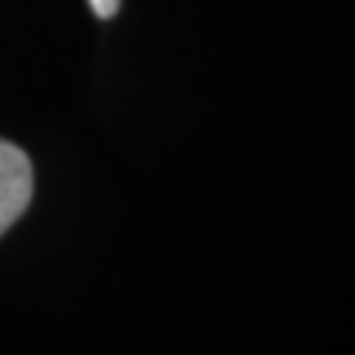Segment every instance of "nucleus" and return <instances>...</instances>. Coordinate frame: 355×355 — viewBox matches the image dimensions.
<instances>
[{
	"label": "nucleus",
	"mask_w": 355,
	"mask_h": 355,
	"mask_svg": "<svg viewBox=\"0 0 355 355\" xmlns=\"http://www.w3.org/2000/svg\"><path fill=\"white\" fill-rule=\"evenodd\" d=\"M119 3L121 0H89V6H92V12L98 18H113L119 12Z\"/></svg>",
	"instance_id": "obj_2"
},
{
	"label": "nucleus",
	"mask_w": 355,
	"mask_h": 355,
	"mask_svg": "<svg viewBox=\"0 0 355 355\" xmlns=\"http://www.w3.org/2000/svg\"><path fill=\"white\" fill-rule=\"evenodd\" d=\"M33 198L30 157L12 142L0 139V234L15 225Z\"/></svg>",
	"instance_id": "obj_1"
}]
</instances>
